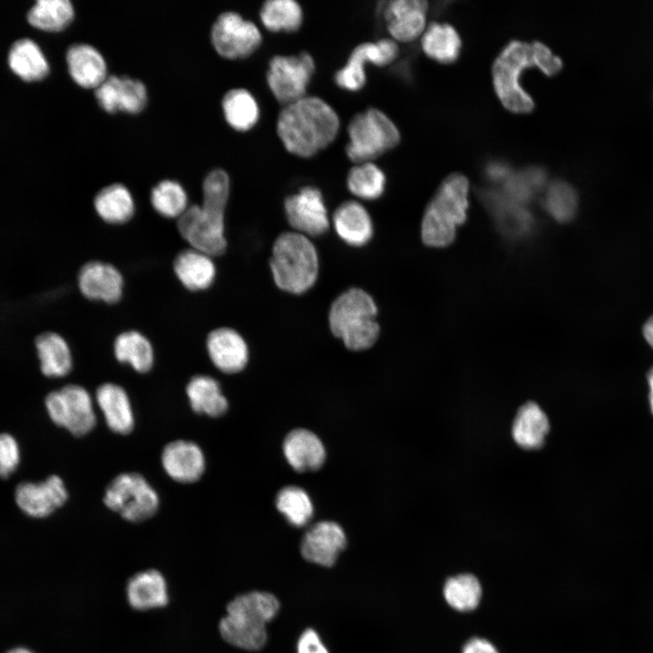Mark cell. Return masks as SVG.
I'll use <instances>...</instances> for the list:
<instances>
[{"mask_svg":"<svg viewBox=\"0 0 653 653\" xmlns=\"http://www.w3.org/2000/svg\"><path fill=\"white\" fill-rule=\"evenodd\" d=\"M76 284L86 299L112 305L122 298L125 283L123 275L114 265L90 260L79 268Z\"/></svg>","mask_w":653,"mask_h":653,"instance_id":"9a60e30c","label":"cell"},{"mask_svg":"<svg viewBox=\"0 0 653 653\" xmlns=\"http://www.w3.org/2000/svg\"><path fill=\"white\" fill-rule=\"evenodd\" d=\"M259 18L268 31L294 33L303 23V11L294 0H268L260 7Z\"/></svg>","mask_w":653,"mask_h":653,"instance_id":"8d00e7d4","label":"cell"},{"mask_svg":"<svg viewBox=\"0 0 653 653\" xmlns=\"http://www.w3.org/2000/svg\"><path fill=\"white\" fill-rule=\"evenodd\" d=\"M226 609L219 623L220 636L232 646L252 651L266 644V624L276 617L279 602L270 593L250 591L234 598Z\"/></svg>","mask_w":653,"mask_h":653,"instance_id":"277c9868","label":"cell"},{"mask_svg":"<svg viewBox=\"0 0 653 653\" xmlns=\"http://www.w3.org/2000/svg\"><path fill=\"white\" fill-rule=\"evenodd\" d=\"M643 335L647 342L653 348V316L650 317L643 326Z\"/></svg>","mask_w":653,"mask_h":653,"instance_id":"c3c4849f","label":"cell"},{"mask_svg":"<svg viewBox=\"0 0 653 653\" xmlns=\"http://www.w3.org/2000/svg\"><path fill=\"white\" fill-rule=\"evenodd\" d=\"M549 429V420L545 413L537 404L529 402L517 412L512 434L520 447L534 450L543 445Z\"/></svg>","mask_w":653,"mask_h":653,"instance_id":"f546056e","label":"cell"},{"mask_svg":"<svg viewBox=\"0 0 653 653\" xmlns=\"http://www.w3.org/2000/svg\"><path fill=\"white\" fill-rule=\"evenodd\" d=\"M172 268L180 283L192 292L209 289L217 275L213 258L190 247L177 253Z\"/></svg>","mask_w":653,"mask_h":653,"instance_id":"603a6c76","label":"cell"},{"mask_svg":"<svg viewBox=\"0 0 653 653\" xmlns=\"http://www.w3.org/2000/svg\"><path fill=\"white\" fill-rule=\"evenodd\" d=\"M512 173L509 164L503 161L493 160L484 167V174L488 180L493 182H505Z\"/></svg>","mask_w":653,"mask_h":653,"instance_id":"bcb514c9","label":"cell"},{"mask_svg":"<svg viewBox=\"0 0 653 653\" xmlns=\"http://www.w3.org/2000/svg\"><path fill=\"white\" fill-rule=\"evenodd\" d=\"M346 154L355 164L373 161L396 147L401 135L395 122L381 110L370 107L357 112L347 126Z\"/></svg>","mask_w":653,"mask_h":653,"instance_id":"52a82bcc","label":"cell"},{"mask_svg":"<svg viewBox=\"0 0 653 653\" xmlns=\"http://www.w3.org/2000/svg\"><path fill=\"white\" fill-rule=\"evenodd\" d=\"M447 603L460 611L474 609L480 601L482 588L472 574H461L450 578L443 588Z\"/></svg>","mask_w":653,"mask_h":653,"instance_id":"60d3db41","label":"cell"},{"mask_svg":"<svg viewBox=\"0 0 653 653\" xmlns=\"http://www.w3.org/2000/svg\"><path fill=\"white\" fill-rule=\"evenodd\" d=\"M126 598L137 610L162 608L169 601L168 586L162 573L150 569L134 574L127 582Z\"/></svg>","mask_w":653,"mask_h":653,"instance_id":"d4e9b609","label":"cell"},{"mask_svg":"<svg viewBox=\"0 0 653 653\" xmlns=\"http://www.w3.org/2000/svg\"><path fill=\"white\" fill-rule=\"evenodd\" d=\"M428 4L424 0H393L383 7V17L391 39L407 43L426 28Z\"/></svg>","mask_w":653,"mask_h":653,"instance_id":"ac0fdd59","label":"cell"},{"mask_svg":"<svg viewBox=\"0 0 653 653\" xmlns=\"http://www.w3.org/2000/svg\"><path fill=\"white\" fill-rule=\"evenodd\" d=\"M8 64L17 76L27 82L42 80L50 71L38 44L27 38L13 44L8 54Z\"/></svg>","mask_w":653,"mask_h":653,"instance_id":"1f68e13d","label":"cell"},{"mask_svg":"<svg viewBox=\"0 0 653 653\" xmlns=\"http://www.w3.org/2000/svg\"><path fill=\"white\" fill-rule=\"evenodd\" d=\"M543 208L556 221L565 223L575 216L578 210V195L573 187L564 180H553L544 191Z\"/></svg>","mask_w":653,"mask_h":653,"instance_id":"ab89813d","label":"cell"},{"mask_svg":"<svg viewBox=\"0 0 653 653\" xmlns=\"http://www.w3.org/2000/svg\"><path fill=\"white\" fill-rule=\"evenodd\" d=\"M205 345L212 364L225 374L239 373L248 364V345L242 336L231 327L219 326L210 330Z\"/></svg>","mask_w":653,"mask_h":653,"instance_id":"d6986e66","label":"cell"},{"mask_svg":"<svg viewBox=\"0 0 653 653\" xmlns=\"http://www.w3.org/2000/svg\"><path fill=\"white\" fill-rule=\"evenodd\" d=\"M339 125V117L330 104L317 96L306 95L283 106L276 128L287 151L310 158L334 141Z\"/></svg>","mask_w":653,"mask_h":653,"instance_id":"6da1fadb","label":"cell"},{"mask_svg":"<svg viewBox=\"0 0 653 653\" xmlns=\"http://www.w3.org/2000/svg\"><path fill=\"white\" fill-rule=\"evenodd\" d=\"M99 106L107 113L141 112L146 106L148 93L145 84L129 76L109 75L95 90Z\"/></svg>","mask_w":653,"mask_h":653,"instance_id":"2e32d148","label":"cell"},{"mask_svg":"<svg viewBox=\"0 0 653 653\" xmlns=\"http://www.w3.org/2000/svg\"><path fill=\"white\" fill-rule=\"evenodd\" d=\"M104 504L132 522L152 517L159 508V497L146 479L137 473L116 476L107 486Z\"/></svg>","mask_w":653,"mask_h":653,"instance_id":"ba28073f","label":"cell"},{"mask_svg":"<svg viewBox=\"0 0 653 653\" xmlns=\"http://www.w3.org/2000/svg\"><path fill=\"white\" fill-rule=\"evenodd\" d=\"M93 208L98 217L110 225L128 223L135 213V201L130 190L114 182L102 187L94 196Z\"/></svg>","mask_w":653,"mask_h":653,"instance_id":"f1b7e54d","label":"cell"},{"mask_svg":"<svg viewBox=\"0 0 653 653\" xmlns=\"http://www.w3.org/2000/svg\"><path fill=\"white\" fill-rule=\"evenodd\" d=\"M227 123L237 132H248L258 122L260 111L254 95L244 88L229 90L221 100Z\"/></svg>","mask_w":653,"mask_h":653,"instance_id":"d6a6232c","label":"cell"},{"mask_svg":"<svg viewBox=\"0 0 653 653\" xmlns=\"http://www.w3.org/2000/svg\"><path fill=\"white\" fill-rule=\"evenodd\" d=\"M74 8L69 0H39L27 14L28 23L46 32H60L73 20Z\"/></svg>","mask_w":653,"mask_h":653,"instance_id":"d590c367","label":"cell"},{"mask_svg":"<svg viewBox=\"0 0 653 653\" xmlns=\"http://www.w3.org/2000/svg\"><path fill=\"white\" fill-rule=\"evenodd\" d=\"M67 497L65 485L57 475H51L40 482H21L15 492L17 506L34 518L49 516L64 504Z\"/></svg>","mask_w":653,"mask_h":653,"instance_id":"e0dca14e","label":"cell"},{"mask_svg":"<svg viewBox=\"0 0 653 653\" xmlns=\"http://www.w3.org/2000/svg\"><path fill=\"white\" fill-rule=\"evenodd\" d=\"M177 229L190 248L212 258L223 255L227 249L224 210L190 205L177 219Z\"/></svg>","mask_w":653,"mask_h":653,"instance_id":"9c48e42d","label":"cell"},{"mask_svg":"<svg viewBox=\"0 0 653 653\" xmlns=\"http://www.w3.org/2000/svg\"><path fill=\"white\" fill-rule=\"evenodd\" d=\"M297 648V653H328L318 634L312 629L301 634Z\"/></svg>","mask_w":653,"mask_h":653,"instance_id":"f6af8a7d","label":"cell"},{"mask_svg":"<svg viewBox=\"0 0 653 653\" xmlns=\"http://www.w3.org/2000/svg\"><path fill=\"white\" fill-rule=\"evenodd\" d=\"M7 653H34L30 649L23 647L15 648L9 650Z\"/></svg>","mask_w":653,"mask_h":653,"instance_id":"f907efd6","label":"cell"},{"mask_svg":"<svg viewBox=\"0 0 653 653\" xmlns=\"http://www.w3.org/2000/svg\"><path fill=\"white\" fill-rule=\"evenodd\" d=\"M34 346L41 373L50 378L64 377L73 369V356L66 338L59 332L45 330L35 336Z\"/></svg>","mask_w":653,"mask_h":653,"instance_id":"7402d4cb","label":"cell"},{"mask_svg":"<svg viewBox=\"0 0 653 653\" xmlns=\"http://www.w3.org/2000/svg\"><path fill=\"white\" fill-rule=\"evenodd\" d=\"M468 179L461 173L448 175L428 202L421 222V239L432 248H444L456 239L467 219Z\"/></svg>","mask_w":653,"mask_h":653,"instance_id":"3957f363","label":"cell"},{"mask_svg":"<svg viewBox=\"0 0 653 653\" xmlns=\"http://www.w3.org/2000/svg\"><path fill=\"white\" fill-rule=\"evenodd\" d=\"M66 63L73 82L85 89H96L109 75L102 53L89 44H74L66 52Z\"/></svg>","mask_w":653,"mask_h":653,"instance_id":"cb8c5ba5","label":"cell"},{"mask_svg":"<svg viewBox=\"0 0 653 653\" xmlns=\"http://www.w3.org/2000/svg\"><path fill=\"white\" fill-rule=\"evenodd\" d=\"M284 209L289 225L305 236H319L329 228L323 195L316 187L306 186L285 199Z\"/></svg>","mask_w":653,"mask_h":653,"instance_id":"5bb4252c","label":"cell"},{"mask_svg":"<svg viewBox=\"0 0 653 653\" xmlns=\"http://www.w3.org/2000/svg\"><path fill=\"white\" fill-rule=\"evenodd\" d=\"M316 63L307 52L273 56L268 66L266 80L275 99L283 106L307 95Z\"/></svg>","mask_w":653,"mask_h":653,"instance_id":"30bf717a","label":"cell"},{"mask_svg":"<svg viewBox=\"0 0 653 653\" xmlns=\"http://www.w3.org/2000/svg\"><path fill=\"white\" fill-rule=\"evenodd\" d=\"M346 545L341 526L334 521H320L310 528L301 542V553L307 560L325 567L335 564Z\"/></svg>","mask_w":653,"mask_h":653,"instance_id":"ffe728a7","label":"cell"},{"mask_svg":"<svg viewBox=\"0 0 653 653\" xmlns=\"http://www.w3.org/2000/svg\"><path fill=\"white\" fill-rule=\"evenodd\" d=\"M538 68L547 76L557 74L562 68L560 58L544 44L512 41L504 46L492 64V83L502 104L514 113H528L534 102L521 84L523 72Z\"/></svg>","mask_w":653,"mask_h":653,"instance_id":"7a4b0ae2","label":"cell"},{"mask_svg":"<svg viewBox=\"0 0 653 653\" xmlns=\"http://www.w3.org/2000/svg\"><path fill=\"white\" fill-rule=\"evenodd\" d=\"M161 463L171 479L182 483L198 481L205 470L201 449L196 443L183 440L171 442L164 447Z\"/></svg>","mask_w":653,"mask_h":653,"instance_id":"44dd1931","label":"cell"},{"mask_svg":"<svg viewBox=\"0 0 653 653\" xmlns=\"http://www.w3.org/2000/svg\"><path fill=\"white\" fill-rule=\"evenodd\" d=\"M210 41L221 57L237 60L253 54L262 44L259 28L234 11L221 13L213 23Z\"/></svg>","mask_w":653,"mask_h":653,"instance_id":"7c38bea8","label":"cell"},{"mask_svg":"<svg viewBox=\"0 0 653 653\" xmlns=\"http://www.w3.org/2000/svg\"><path fill=\"white\" fill-rule=\"evenodd\" d=\"M283 451L288 463L297 472L317 470L326 459L322 442L306 429L290 432L284 440Z\"/></svg>","mask_w":653,"mask_h":653,"instance_id":"4316f807","label":"cell"},{"mask_svg":"<svg viewBox=\"0 0 653 653\" xmlns=\"http://www.w3.org/2000/svg\"><path fill=\"white\" fill-rule=\"evenodd\" d=\"M421 46L429 58L447 64L459 57L462 41L451 24L432 23L422 34Z\"/></svg>","mask_w":653,"mask_h":653,"instance_id":"836d02e7","label":"cell"},{"mask_svg":"<svg viewBox=\"0 0 653 653\" xmlns=\"http://www.w3.org/2000/svg\"><path fill=\"white\" fill-rule=\"evenodd\" d=\"M545 183L546 173L543 169L528 167L511 174L504 182V194L523 204L540 191Z\"/></svg>","mask_w":653,"mask_h":653,"instance_id":"7bdbcfd3","label":"cell"},{"mask_svg":"<svg viewBox=\"0 0 653 653\" xmlns=\"http://www.w3.org/2000/svg\"><path fill=\"white\" fill-rule=\"evenodd\" d=\"M398 53L397 43L391 38L362 43L352 50L345 65L336 72L335 83L343 90L357 92L366 83V63L388 65L396 59Z\"/></svg>","mask_w":653,"mask_h":653,"instance_id":"4fadbf2b","label":"cell"},{"mask_svg":"<svg viewBox=\"0 0 653 653\" xmlns=\"http://www.w3.org/2000/svg\"><path fill=\"white\" fill-rule=\"evenodd\" d=\"M376 314V305L368 293L357 288H349L332 303L329 327L346 348L354 351L367 349L379 336Z\"/></svg>","mask_w":653,"mask_h":653,"instance_id":"5b68a950","label":"cell"},{"mask_svg":"<svg viewBox=\"0 0 653 653\" xmlns=\"http://www.w3.org/2000/svg\"><path fill=\"white\" fill-rule=\"evenodd\" d=\"M96 402L111 430L129 434L134 424L133 414L125 390L119 385L105 383L96 391Z\"/></svg>","mask_w":653,"mask_h":653,"instance_id":"83f0119b","label":"cell"},{"mask_svg":"<svg viewBox=\"0 0 653 653\" xmlns=\"http://www.w3.org/2000/svg\"><path fill=\"white\" fill-rule=\"evenodd\" d=\"M269 266L278 288L292 294H301L317 280V252L307 236L296 231L285 232L273 244Z\"/></svg>","mask_w":653,"mask_h":653,"instance_id":"8992f818","label":"cell"},{"mask_svg":"<svg viewBox=\"0 0 653 653\" xmlns=\"http://www.w3.org/2000/svg\"><path fill=\"white\" fill-rule=\"evenodd\" d=\"M186 393L194 412L211 417L224 414L229 407L219 382L205 375H197L188 383Z\"/></svg>","mask_w":653,"mask_h":653,"instance_id":"e575fe53","label":"cell"},{"mask_svg":"<svg viewBox=\"0 0 653 653\" xmlns=\"http://www.w3.org/2000/svg\"><path fill=\"white\" fill-rule=\"evenodd\" d=\"M385 182L384 171L373 161L355 164L349 170L346 178L349 191L366 200L381 197L385 191Z\"/></svg>","mask_w":653,"mask_h":653,"instance_id":"f35d334b","label":"cell"},{"mask_svg":"<svg viewBox=\"0 0 653 653\" xmlns=\"http://www.w3.org/2000/svg\"><path fill=\"white\" fill-rule=\"evenodd\" d=\"M44 404L51 420L73 435H84L95 424L92 397L87 390L79 385L71 384L50 392Z\"/></svg>","mask_w":653,"mask_h":653,"instance_id":"8fae6325","label":"cell"},{"mask_svg":"<svg viewBox=\"0 0 653 653\" xmlns=\"http://www.w3.org/2000/svg\"><path fill=\"white\" fill-rule=\"evenodd\" d=\"M20 463V449L9 434H0V477H9Z\"/></svg>","mask_w":653,"mask_h":653,"instance_id":"ee69618b","label":"cell"},{"mask_svg":"<svg viewBox=\"0 0 653 653\" xmlns=\"http://www.w3.org/2000/svg\"><path fill=\"white\" fill-rule=\"evenodd\" d=\"M648 382L649 385V404L653 414V367L648 373Z\"/></svg>","mask_w":653,"mask_h":653,"instance_id":"681fc988","label":"cell"},{"mask_svg":"<svg viewBox=\"0 0 653 653\" xmlns=\"http://www.w3.org/2000/svg\"><path fill=\"white\" fill-rule=\"evenodd\" d=\"M278 510L289 523L297 527L307 524L313 514V505L307 493L297 486L283 488L276 499Z\"/></svg>","mask_w":653,"mask_h":653,"instance_id":"b9f144b4","label":"cell"},{"mask_svg":"<svg viewBox=\"0 0 653 653\" xmlns=\"http://www.w3.org/2000/svg\"><path fill=\"white\" fill-rule=\"evenodd\" d=\"M463 653H498V651L488 640L475 638L465 644Z\"/></svg>","mask_w":653,"mask_h":653,"instance_id":"7dc6e473","label":"cell"},{"mask_svg":"<svg viewBox=\"0 0 653 653\" xmlns=\"http://www.w3.org/2000/svg\"><path fill=\"white\" fill-rule=\"evenodd\" d=\"M150 201L160 216L171 219H178L190 206L184 187L170 179L159 181L151 189Z\"/></svg>","mask_w":653,"mask_h":653,"instance_id":"74e56055","label":"cell"},{"mask_svg":"<svg viewBox=\"0 0 653 653\" xmlns=\"http://www.w3.org/2000/svg\"><path fill=\"white\" fill-rule=\"evenodd\" d=\"M115 358L130 365L136 372H149L154 363V348L151 340L141 332L134 329L120 333L113 341Z\"/></svg>","mask_w":653,"mask_h":653,"instance_id":"4dcf8cb0","label":"cell"},{"mask_svg":"<svg viewBox=\"0 0 653 653\" xmlns=\"http://www.w3.org/2000/svg\"><path fill=\"white\" fill-rule=\"evenodd\" d=\"M333 224L339 238L353 247L366 244L373 235V223L366 209L356 200L341 203L334 212Z\"/></svg>","mask_w":653,"mask_h":653,"instance_id":"484cf974","label":"cell"}]
</instances>
